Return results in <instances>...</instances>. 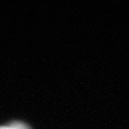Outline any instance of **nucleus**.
<instances>
[{"instance_id": "nucleus-1", "label": "nucleus", "mask_w": 129, "mask_h": 129, "mask_svg": "<svg viewBox=\"0 0 129 129\" xmlns=\"http://www.w3.org/2000/svg\"><path fill=\"white\" fill-rule=\"evenodd\" d=\"M0 129H30L29 126L22 122H13L8 126H0Z\"/></svg>"}]
</instances>
